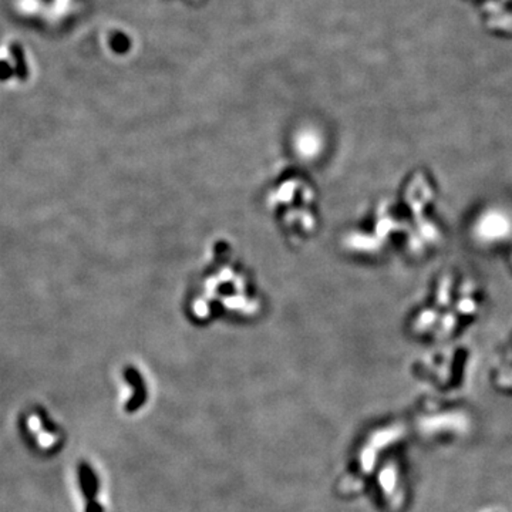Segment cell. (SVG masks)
I'll use <instances>...</instances> for the list:
<instances>
[{"label":"cell","instance_id":"cell-2","mask_svg":"<svg viewBox=\"0 0 512 512\" xmlns=\"http://www.w3.org/2000/svg\"><path fill=\"white\" fill-rule=\"evenodd\" d=\"M127 376V380L134 386V390H135V394L131 397V400L127 403L126 406V410L128 413H134L137 411L144 403H145V399H147V393H145V387H144V383L140 377L138 373H135L134 370H128L126 373Z\"/></svg>","mask_w":512,"mask_h":512},{"label":"cell","instance_id":"cell-1","mask_svg":"<svg viewBox=\"0 0 512 512\" xmlns=\"http://www.w3.org/2000/svg\"><path fill=\"white\" fill-rule=\"evenodd\" d=\"M78 481H80V487H81V493L86 498L87 504L96 503V497L98 494V478L97 474L94 473V470L87 464V463H80L78 464Z\"/></svg>","mask_w":512,"mask_h":512},{"label":"cell","instance_id":"cell-4","mask_svg":"<svg viewBox=\"0 0 512 512\" xmlns=\"http://www.w3.org/2000/svg\"><path fill=\"white\" fill-rule=\"evenodd\" d=\"M86 512H103V507L97 501L91 504H86Z\"/></svg>","mask_w":512,"mask_h":512},{"label":"cell","instance_id":"cell-3","mask_svg":"<svg viewBox=\"0 0 512 512\" xmlns=\"http://www.w3.org/2000/svg\"><path fill=\"white\" fill-rule=\"evenodd\" d=\"M37 414H39V417H40V423H41V426H43V429L46 430V433H50V434H56V431H57V427L51 423V420H50V417L47 416V413H44L41 409H39V411H37Z\"/></svg>","mask_w":512,"mask_h":512}]
</instances>
